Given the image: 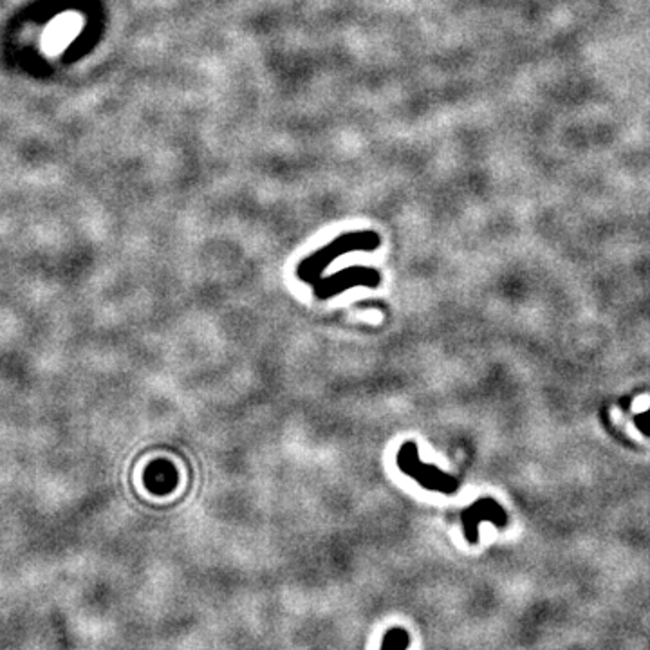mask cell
<instances>
[{
  "label": "cell",
  "mask_w": 650,
  "mask_h": 650,
  "mask_svg": "<svg viewBox=\"0 0 650 650\" xmlns=\"http://www.w3.org/2000/svg\"><path fill=\"white\" fill-rule=\"evenodd\" d=\"M380 244H382V237L372 230H358V231L344 233L334 240H331L322 250L306 257L298 264L297 275L300 280L307 284H315L318 278H322V273L327 269V266L333 264L338 257L354 251H376Z\"/></svg>",
  "instance_id": "cell-1"
},
{
  "label": "cell",
  "mask_w": 650,
  "mask_h": 650,
  "mask_svg": "<svg viewBox=\"0 0 650 650\" xmlns=\"http://www.w3.org/2000/svg\"><path fill=\"white\" fill-rule=\"evenodd\" d=\"M382 282V275L378 269L365 268V266H351L345 269L336 271L331 277L318 278L315 282V295L320 300L333 298L351 287L365 286V287H378Z\"/></svg>",
  "instance_id": "cell-3"
},
{
  "label": "cell",
  "mask_w": 650,
  "mask_h": 650,
  "mask_svg": "<svg viewBox=\"0 0 650 650\" xmlns=\"http://www.w3.org/2000/svg\"><path fill=\"white\" fill-rule=\"evenodd\" d=\"M396 463H398V468L405 476H409L412 481H416L421 488H425L429 492H438L443 495H456L459 490V481L454 476L445 474L438 466L427 465L421 461L418 445L414 441H407L401 445Z\"/></svg>",
  "instance_id": "cell-2"
},
{
  "label": "cell",
  "mask_w": 650,
  "mask_h": 650,
  "mask_svg": "<svg viewBox=\"0 0 650 650\" xmlns=\"http://www.w3.org/2000/svg\"><path fill=\"white\" fill-rule=\"evenodd\" d=\"M410 644V636L403 629H392L385 635L382 650H407Z\"/></svg>",
  "instance_id": "cell-5"
},
{
  "label": "cell",
  "mask_w": 650,
  "mask_h": 650,
  "mask_svg": "<svg viewBox=\"0 0 650 650\" xmlns=\"http://www.w3.org/2000/svg\"><path fill=\"white\" fill-rule=\"evenodd\" d=\"M506 521H508V517H506L504 510L494 499H479L461 513V524L465 530V537L470 544L479 542V526L483 523H494L495 526L503 528V526H506Z\"/></svg>",
  "instance_id": "cell-4"
}]
</instances>
